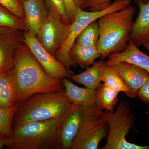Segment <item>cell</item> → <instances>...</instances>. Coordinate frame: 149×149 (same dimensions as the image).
Here are the masks:
<instances>
[{"instance_id":"2e32d148","label":"cell","mask_w":149,"mask_h":149,"mask_svg":"<svg viewBox=\"0 0 149 149\" xmlns=\"http://www.w3.org/2000/svg\"><path fill=\"white\" fill-rule=\"evenodd\" d=\"M69 56L76 65L85 69L94 64L96 59L101 57V54L97 46H84L76 42L70 49Z\"/></svg>"},{"instance_id":"1f68e13d","label":"cell","mask_w":149,"mask_h":149,"mask_svg":"<svg viewBox=\"0 0 149 149\" xmlns=\"http://www.w3.org/2000/svg\"><path fill=\"white\" fill-rule=\"evenodd\" d=\"M0 136H3V137L5 138L4 132L2 128H1V126H0Z\"/></svg>"},{"instance_id":"44dd1931","label":"cell","mask_w":149,"mask_h":149,"mask_svg":"<svg viewBox=\"0 0 149 149\" xmlns=\"http://www.w3.org/2000/svg\"><path fill=\"white\" fill-rule=\"evenodd\" d=\"M102 82L115 91L125 93L127 88L124 81L112 66L105 63L102 73Z\"/></svg>"},{"instance_id":"5bb4252c","label":"cell","mask_w":149,"mask_h":149,"mask_svg":"<svg viewBox=\"0 0 149 149\" xmlns=\"http://www.w3.org/2000/svg\"><path fill=\"white\" fill-rule=\"evenodd\" d=\"M105 61L108 65H112L120 62H125L140 67L149 73V56L141 52L139 47L132 40L128 41V45L124 50L113 53Z\"/></svg>"},{"instance_id":"d6986e66","label":"cell","mask_w":149,"mask_h":149,"mask_svg":"<svg viewBox=\"0 0 149 149\" xmlns=\"http://www.w3.org/2000/svg\"><path fill=\"white\" fill-rule=\"evenodd\" d=\"M15 104V90L9 72L0 73V107L9 108Z\"/></svg>"},{"instance_id":"9a60e30c","label":"cell","mask_w":149,"mask_h":149,"mask_svg":"<svg viewBox=\"0 0 149 149\" xmlns=\"http://www.w3.org/2000/svg\"><path fill=\"white\" fill-rule=\"evenodd\" d=\"M135 1L139 6V13L133 23L130 40L139 47L149 43V1Z\"/></svg>"},{"instance_id":"cb8c5ba5","label":"cell","mask_w":149,"mask_h":149,"mask_svg":"<svg viewBox=\"0 0 149 149\" xmlns=\"http://www.w3.org/2000/svg\"><path fill=\"white\" fill-rule=\"evenodd\" d=\"M49 12L65 24H71L64 0H44Z\"/></svg>"},{"instance_id":"f546056e","label":"cell","mask_w":149,"mask_h":149,"mask_svg":"<svg viewBox=\"0 0 149 149\" xmlns=\"http://www.w3.org/2000/svg\"><path fill=\"white\" fill-rule=\"evenodd\" d=\"M73 1L76 4L77 7L81 9L84 0H73Z\"/></svg>"},{"instance_id":"52a82bcc","label":"cell","mask_w":149,"mask_h":149,"mask_svg":"<svg viewBox=\"0 0 149 149\" xmlns=\"http://www.w3.org/2000/svg\"><path fill=\"white\" fill-rule=\"evenodd\" d=\"M112 11L111 7L97 12L85 11L78 9L75 19L71 24L69 35L64 44L54 55L56 59L64 65L70 72L71 67L77 66L70 58L69 52L77 37L89 24Z\"/></svg>"},{"instance_id":"83f0119b","label":"cell","mask_w":149,"mask_h":149,"mask_svg":"<svg viewBox=\"0 0 149 149\" xmlns=\"http://www.w3.org/2000/svg\"><path fill=\"white\" fill-rule=\"evenodd\" d=\"M70 23L72 24L77 15L78 8L73 0H64Z\"/></svg>"},{"instance_id":"4316f807","label":"cell","mask_w":149,"mask_h":149,"mask_svg":"<svg viewBox=\"0 0 149 149\" xmlns=\"http://www.w3.org/2000/svg\"><path fill=\"white\" fill-rule=\"evenodd\" d=\"M0 5L13 14L24 20V14L19 0H0Z\"/></svg>"},{"instance_id":"6da1fadb","label":"cell","mask_w":149,"mask_h":149,"mask_svg":"<svg viewBox=\"0 0 149 149\" xmlns=\"http://www.w3.org/2000/svg\"><path fill=\"white\" fill-rule=\"evenodd\" d=\"M10 72L14 85L16 104L37 93L65 90L62 79L48 75L24 43L17 50L13 68Z\"/></svg>"},{"instance_id":"3957f363","label":"cell","mask_w":149,"mask_h":149,"mask_svg":"<svg viewBox=\"0 0 149 149\" xmlns=\"http://www.w3.org/2000/svg\"><path fill=\"white\" fill-rule=\"evenodd\" d=\"M136 9L128 6L121 10L112 12L99 19L100 36L97 46L104 60L110 54L126 48L130 40Z\"/></svg>"},{"instance_id":"8992f818","label":"cell","mask_w":149,"mask_h":149,"mask_svg":"<svg viewBox=\"0 0 149 149\" xmlns=\"http://www.w3.org/2000/svg\"><path fill=\"white\" fill-rule=\"evenodd\" d=\"M135 120L130 105L123 100L120 101L115 111L107 112V121L109 126V133L102 149H149V146H139L126 140V136L133 128Z\"/></svg>"},{"instance_id":"f1b7e54d","label":"cell","mask_w":149,"mask_h":149,"mask_svg":"<svg viewBox=\"0 0 149 149\" xmlns=\"http://www.w3.org/2000/svg\"><path fill=\"white\" fill-rule=\"evenodd\" d=\"M138 97L149 106V78L141 87L138 93Z\"/></svg>"},{"instance_id":"7402d4cb","label":"cell","mask_w":149,"mask_h":149,"mask_svg":"<svg viewBox=\"0 0 149 149\" xmlns=\"http://www.w3.org/2000/svg\"><path fill=\"white\" fill-rule=\"evenodd\" d=\"M96 21L93 22L83 29L77 37L75 42L84 46H97L100 32L98 23Z\"/></svg>"},{"instance_id":"8fae6325","label":"cell","mask_w":149,"mask_h":149,"mask_svg":"<svg viewBox=\"0 0 149 149\" xmlns=\"http://www.w3.org/2000/svg\"><path fill=\"white\" fill-rule=\"evenodd\" d=\"M83 106L71 103L61 116L58 129L59 149H70L80 128Z\"/></svg>"},{"instance_id":"5b68a950","label":"cell","mask_w":149,"mask_h":149,"mask_svg":"<svg viewBox=\"0 0 149 149\" xmlns=\"http://www.w3.org/2000/svg\"><path fill=\"white\" fill-rule=\"evenodd\" d=\"M107 112L96 104L83 106L80 128L70 149H97L106 135Z\"/></svg>"},{"instance_id":"30bf717a","label":"cell","mask_w":149,"mask_h":149,"mask_svg":"<svg viewBox=\"0 0 149 149\" xmlns=\"http://www.w3.org/2000/svg\"><path fill=\"white\" fill-rule=\"evenodd\" d=\"M24 34L21 29L0 27V73L12 69L17 50L24 43Z\"/></svg>"},{"instance_id":"277c9868","label":"cell","mask_w":149,"mask_h":149,"mask_svg":"<svg viewBox=\"0 0 149 149\" xmlns=\"http://www.w3.org/2000/svg\"><path fill=\"white\" fill-rule=\"evenodd\" d=\"M61 117L25 123L4 138L10 149H59L58 129Z\"/></svg>"},{"instance_id":"7c38bea8","label":"cell","mask_w":149,"mask_h":149,"mask_svg":"<svg viewBox=\"0 0 149 149\" xmlns=\"http://www.w3.org/2000/svg\"><path fill=\"white\" fill-rule=\"evenodd\" d=\"M111 65L122 77L126 85L127 91L124 93L125 95L131 98L138 97L141 87L149 78V72L140 67L125 62Z\"/></svg>"},{"instance_id":"7a4b0ae2","label":"cell","mask_w":149,"mask_h":149,"mask_svg":"<svg viewBox=\"0 0 149 149\" xmlns=\"http://www.w3.org/2000/svg\"><path fill=\"white\" fill-rule=\"evenodd\" d=\"M71 103L65 90L35 94L17 105L13 117V133L28 123L61 117Z\"/></svg>"},{"instance_id":"ac0fdd59","label":"cell","mask_w":149,"mask_h":149,"mask_svg":"<svg viewBox=\"0 0 149 149\" xmlns=\"http://www.w3.org/2000/svg\"><path fill=\"white\" fill-rule=\"evenodd\" d=\"M105 63L102 59L98 61L84 72L71 76V79L76 83L83 84L86 88L96 91L101 85Z\"/></svg>"},{"instance_id":"4dcf8cb0","label":"cell","mask_w":149,"mask_h":149,"mask_svg":"<svg viewBox=\"0 0 149 149\" xmlns=\"http://www.w3.org/2000/svg\"><path fill=\"white\" fill-rule=\"evenodd\" d=\"M5 137L0 136V149L2 148L5 146Z\"/></svg>"},{"instance_id":"e0dca14e","label":"cell","mask_w":149,"mask_h":149,"mask_svg":"<svg viewBox=\"0 0 149 149\" xmlns=\"http://www.w3.org/2000/svg\"><path fill=\"white\" fill-rule=\"evenodd\" d=\"M67 95L72 103L86 106L96 104V91L76 86L66 78L62 79Z\"/></svg>"},{"instance_id":"9c48e42d","label":"cell","mask_w":149,"mask_h":149,"mask_svg":"<svg viewBox=\"0 0 149 149\" xmlns=\"http://www.w3.org/2000/svg\"><path fill=\"white\" fill-rule=\"evenodd\" d=\"M24 42L29 47L36 59L48 75L54 78L62 79L70 76V72L43 47L37 37L24 32Z\"/></svg>"},{"instance_id":"d4e9b609","label":"cell","mask_w":149,"mask_h":149,"mask_svg":"<svg viewBox=\"0 0 149 149\" xmlns=\"http://www.w3.org/2000/svg\"><path fill=\"white\" fill-rule=\"evenodd\" d=\"M18 104L9 108L0 107V126L5 133V138H10L13 135L12 119Z\"/></svg>"},{"instance_id":"836d02e7","label":"cell","mask_w":149,"mask_h":149,"mask_svg":"<svg viewBox=\"0 0 149 149\" xmlns=\"http://www.w3.org/2000/svg\"><path fill=\"white\" fill-rule=\"evenodd\" d=\"M143 2H146L147 1H148L149 0H141Z\"/></svg>"},{"instance_id":"d6a6232c","label":"cell","mask_w":149,"mask_h":149,"mask_svg":"<svg viewBox=\"0 0 149 149\" xmlns=\"http://www.w3.org/2000/svg\"><path fill=\"white\" fill-rule=\"evenodd\" d=\"M143 46L145 47V48H146V49L149 51V43H146V44H144Z\"/></svg>"},{"instance_id":"4fadbf2b","label":"cell","mask_w":149,"mask_h":149,"mask_svg":"<svg viewBox=\"0 0 149 149\" xmlns=\"http://www.w3.org/2000/svg\"><path fill=\"white\" fill-rule=\"evenodd\" d=\"M24 14L27 32L37 37L49 12L44 0H19Z\"/></svg>"},{"instance_id":"603a6c76","label":"cell","mask_w":149,"mask_h":149,"mask_svg":"<svg viewBox=\"0 0 149 149\" xmlns=\"http://www.w3.org/2000/svg\"><path fill=\"white\" fill-rule=\"evenodd\" d=\"M0 27H11L27 32L25 21L0 5Z\"/></svg>"},{"instance_id":"ffe728a7","label":"cell","mask_w":149,"mask_h":149,"mask_svg":"<svg viewBox=\"0 0 149 149\" xmlns=\"http://www.w3.org/2000/svg\"><path fill=\"white\" fill-rule=\"evenodd\" d=\"M118 93L105 83L101 84L96 90V105L101 109L108 112L113 111Z\"/></svg>"},{"instance_id":"ba28073f","label":"cell","mask_w":149,"mask_h":149,"mask_svg":"<svg viewBox=\"0 0 149 149\" xmlns=\"http://www.w3.org/2000/svg\"><path fill=\"white\" fill-rule=\"evenodd\" d=\"M71 24H65L49 12L37 38L43 47L54 56L65 42L69 35Z\"/></svg>"},{"instance_id":"484cf974","label":"cell","mask_w":149,"mask_h":149,"mask_svg":"<svg viewBox=\"0 0 149 149\" xmlns=\"http://www.w3.org/2000/svg\"><path fill=\"white\" fill-rule=\"evenodd\" d=\"M112 0H84L81 9L92 12L100 11L111 5Z\"/></svg>"}]
</instances>
